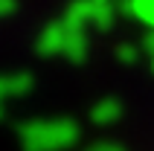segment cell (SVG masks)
Returning a JSON list of instances; mask_svg holds the SVG:
<instances>
[{"label": "cell", "instance_id": "cell-2", "mask_svg": "<svg viewBox=\"0 0 154 151\" xmlns=\"http://www.w3.org/2000/svg\"><path fill=\"white\" fill-rule=\"evenodd\" d=\"M99 3H102V0H99Z\"/></svg>", "mask_w": 154, "mask_h": 151}, {"label": "cell", "instance_id": "cell-1", "mask_svg": "<svg viewBox=\"0 0 154 151\" xmlns=\"http://www.w3.org/2000/svg\"><path fill=\"white\" fill-rule=\"evenodd\" d=\"M131 9H137L140 17H146L154 23V0H131Z\"/></svg>", "mask_w": 154, "mask_h": 151}]
</instances>
